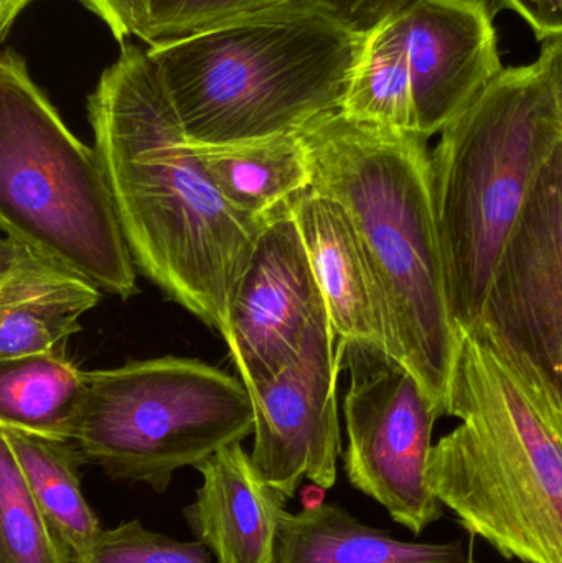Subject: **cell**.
I'll use <instances>...</instances> for the list:
<instances>
[{
  "label": "cell",
  "mask_w": 562,
  "mask_h": 563,
  "mask_svg": "<svg viewBox=\"0 0 562 563\" xmlns=\"http://www.w3.org/2000/svg\"><path fill=\"white\" fill-rule=\"evenodd\" d=\"M79 2L109 26L121 45H124L125 38L132 35V0H79Z\"/></svg>",
  "instance_id": "obj_25"
},
{
  "label": "cell",
  "mask_w": 562,
  "mask_h": 563,
  "mask_svg": "<svg viewBox=\"0 0 562 563\" xmlns=\"http://www.w3.org/2000/svg\"><path fill=\"white\" fill-rule=\"evenodd\" d=\"M253 432L243 380L201 361L165 356L85 373L71 440L109 478L162 495L178 470Z\"/></svg>",
  "instance_id": "obj_7"
},
{
  "label": "cell",
  "mask_w": 562,
  "mask_h": 563,
  "mask_svg": "<svg viewBox=\"0 0 562 563\" xmlns=\"http://www.w3.org/2000/svg\"><path fill=\"white\" fill-rule=\"evenodd\" d=\"M461 541H401L335 503L280 512L273 563H465Z\"/></svg>",
  "instance_id": "obj_16"
},
{
  "label": "cell",
  "mask_w": 562,
  "mask_h": 563,
  "mask_svg": "<svg viewBox=\"0 0 562 563\" xmlns=\"http://www.w3.org/2000/svg\"><path fill=\"white\" fill-rule=\"evenodd\" d=\"M312 188L339 201L383 282L403 364L445 416L458 333L436 223L428 137L366 124L342 111L297 132Z\"/></svg>",
  "instance_id": "obj_4"
},
{
  "label": "cell",
  "mask_w": 562,
  "mask_h": 563,
  "mask_svg": "<svg viewBox=\"0 0 562 563\" xmlns=\"http://www.w3.org/2000/svg\"><path fill=\"white\" fill-rule=\"evenodd\" d=\"M482 318L562 389V135L508 238Z\"/></svg>",
  "instance_id": "obj_11"
},
{
  "label": "cell",
  "mask_w": 562,
  "mask_h": 563,
  "mask_svg": "<svg viewBox=\"0 0 562 563\" xmlns=\"http://www.w3.org/2000/svg\"><path fill=\"white\" fill-rule=\"evenodd\" d=\"M0 224L102 291L124 300L139 291L96 148L66 128L13 49L0 58Z\"/></svg>",
  "instance_id": "obj_6"
},
{
  "label": "cell",
  "mask_w": 562,
  "mask_h": 563,
  "mask_svg": "<svg viewBox=\"0 0 562 563\" xmlns=\"http://www.w3.org/2000/svg\"><path fill=\"white\" fill-rule=\"evenodd\" d=\"M363 38L294 0L147 55L190 144L234 145L297 134L342 111Z\"/></svg>",
  "instance_id": "obj_3"
},
{
  "label": "cell",
  "mask_w": 562,
  "mask_h": 563,
  "mask_svg": "<svg viewBox=\"0 0 562 563\" xmlns=\"http://www.w3.org/2000/svg\"><path fill=\"white\" fill-rule=\"evenodd\" d=\"M0 228V363L68 357V341L81 330L79 318L98 307L101 288L12 228Z\"/></svg>",
  "instance_id": "obj_14"
},
{
  "label": "cell",
  "mask_w": 562,
  "mask_h": 563,
  "mask_svg": "<svg viewBox=\"0 0 562 563\" xmlns=\"http://www.w3.org/2000/svg\"><path fill=\"white\" fill-rule=\"evenodd\" d=\"M330 320L289 205L271 214L234 288L221 336L244 386L276 376Z\"/></svg>",
  "instance_id": "obj_10"
},
{
  "label": "cell",
  "mask_w": 562,
  "mask_h": 563,
  "mask_svg": "<svg viewBox=\"0 0 562 563\" xmlns=\"http://www.w3.org/2000/svg\"><path fill=\"white\" fill-rule=\"evenodd\" d=\"M0 563H75V552L42 515L12 450L0 440Z\"/></svg>",
  "instance_id": "obj_20"
},
{
  "label": "cell",
  "mask_w": 562,
  "mask_h": 563,
  "mask_svg": "<svg viewBox=\"0 0 562 563\" xmlns=\"http://www.w3.org/2000/svg\"><path fill=\"white\" fill-rule=\"evenodd\" d=\"M340 353L352 373L343 402L346 478L421 536L444 516L428 476L432 433L444 412L399 361L360 347Z\"/></svg>",
  "instance_id": "obj_8"
},
{
  "label": "cell",
  "mask_w": 562,
  "mask_h": 563,
  "mask_svg": "<svg viewBox=\"0 0 562 563\" xmlns=\"http://www.w3.org/2000/svg\"><path fill=\"white\" fill-rule=\"evenodd\" d=\"M32 2L33 0H0V38L9 35L16 16Z\"/></svg>",
  "instance_id": "obj_27"
},
{
  "label": "cell",
  "mask_w": 562,
  "mask_h": 563,
  "mask_svg": "<svg viewBox=\"0 0 562 563\" xmlns=\"http://www.w3.org/2000/svg\"><path fill=\"white\" fill-rule=\"evenodd\" d=\"M294 0H132L131 33L148 46Z\"/></svg>",
  "instance_id": "obj_21"
},
{
  "label": "cell",
  "mask_w": 562,
  "mask_h": 563,
  "mask_svg": "<svg viewBox=\"0 0 562 563\" xmlns=\"http://www.w3.org/2000/svg\"><path fill=\"white\" fill-rule=\"evenodd\" d=\"M201 485L184 518L217 563H273L287 499L261 475L241 442L195 466Z\"/></svg>",
  "instance_id": "obj_15"
},
{
  "label": "cell",
  "mask_w": 562,
  "mask_h": 563,
  "mask_svg": "<svg viewBox=\"0 0 562 563\" xmlns=\"http://www.w3.org/2000/svg\"><path fill=\"white\" fill-rule=\"evenodd\" d=\"M560 137L538 62L505 68L441 132L431 188L455 324L484 317L498 261Z\"/></svg>",
  "instance_id": "obj_5"
},
{
  "label": "cell",
  "mask_w": 562,
  "mask_h": 563,
  "mask_svg": "<svg viewBox=\"0 0 562 563\" xmlns=\"http://www.w3.org/2000/svg\"><path fill=\"white\" fill-rule=\"evenodd\" d=\"M88 118L135 266L223 334L266 220L241 213L214 187L147 49L122 45L89 95Z\"/></svg>",
  "instance_id": "obj_1"
},
{
  "label": "cell",
  "mask_w": 562,
  "mask_h": 563,
  "mask_svg": "<svg viewBox=\"0 0 562 563\" xmlns=\"http://www.w3.org/2000/svg\"><path fill=\"white\" fill-rule=\"evenodd\" d=\"M0 440L12 450L42 515L75 555L86 551L102 528L82 493L81 466L86 460L78 445L73 440L9 426H0Z\"/></svg>",
  "instance_id": "obj_18"
},
{
  "label": "cell",
  "mask_w": 562,
  "mask_h": 563,
  "mask_svg": "<svg viewBox=\"0 0 562 563\" xmlns=\"http://www.w3.org/2000/svg\"><path fill=\"white\" fill-rule=\"evenodd\" d=\"M491 0H412L388 19L401 43L418 134H441L502 66Z\"/></svg>",
  "instance_id": "obj_12"
},
{
  "label": "cell",
  "mask_w": 562,
  "mask_h": 563,
  "mask_svg": "<svg viewBox=\"0 0 562 563\" xmlns=\"http://www.w3.org/2000/svg\"><path fill=\"white\" fill-rule=\"evenodd\" d=\"M445 416L429 486L502 558L562 563V389L484 318L455 324Z\"/></svg>",
  "instance_id": "obj_2"
},
{
  "label": "cell",
  "mask_w": 562,
  "mask_h": 563,
  "mask_svg": "<svg viewBox=\"0 0 562 563\" xmlns=\"http://www.w3.org/2000/svg\"><path fill=\"white\" fill-rule=\"evenodd\" d=\"M332 321L310 330L276 376L247 387L254 406V465L286 499L304 479L330 489L342 455L337 380L342 369Z\"/></svg>",
  "instance_id": "obj_9"
},
{
  "label": "cell",
  "mask_w": 562,
  "mask_h": 563,
  "mask_svg": "<svg viewBox=\"0 0 562 563\" xmlns=\"http://www.w3.org/2000/svg\"><path fill=\"white\" fill-rule=\"evenodd\" d=\"M85 373L68 357L36 354L0 363V426L71 440Z\"/></svg>",
  "instance_id": "obj_19"
},
{
  "label": "cell",
  "mask_w": 562,
  "mask_h": 563,
  "mask_svg": "<svg viewBox=\"0 0 562 563\" xmlns=\"http://www.w3.org/2000/svg\"><path fill=\"white\" fill-rule=\"evenodd\" d=\"M541 43L543 45H541L537 62L543 68L548 85H550L551 92H553L562 135V35L551 36V38Z\"/></svg>",
  "instance_id": "obj_26"
},
{
  "label": "cell",
  "mask_w": 562,
  "mask_h": 563,
  "mask_svg": "<svg viewBox=\"0 0 562 563\" xmlns=\"http://www.w3.org/2000/svg\"><path fill=\"white\" fill-rule=\"evenodd\" d=\"M191 147L218 191L241 213L256 220H267L312 184L299 134Z\"/></svg>",
  "instance_id": "obj_17"
},
{
  "label": "cell",
  "mask_w": 562,
  "mask_h": 563,
  "mask_svg": "<svg viewBox=\"0 0 562 563\" xmlns=\"http://www.w3.org/2000/svg\"><path fill=\"white\" fill-rule=\"evenodd\" d=\"M317 9L356 35H368L376 26L405 9L412 0H310Z\"/></svg>",
  "instance_id": "obj_23"
},
{
  "label": "cell",
  "mask_w": 562,
  "mask_h": 563,
  "mask_svg": "<svg viewBox=\"0 0 562 563\" xmlns=\"http://www.w3.org/2000/svg\"><path fill=\"white\" fill-rule=\"evenodd\" d=\"M339 351H378L403 363L398 324L375 263L345 208L310 185L290 200Z\"/></svg>",
  "instance_id": "obj_13"
},
{
  "label": "cell",
  "mask_w": 562,
  "mask_h": 563,
  "mask_svg": "<svg viewBox=\"0 0 562 563\" xmlns=\"http://www.w3.org/2000/svg\"><path fill=\"white\" fill-rule=\"evenodd\" d=\"M495 12L510 10L525 20L540 42L562 35V0H491Z\"/></svg>",
  "instance_id": "obj_24"
},
{
  "label": "cell",
  "mask_w": 562,
  "mask_h": 563,
  "mask_svg": "<svg viewBox=\"0 0 562 563\" xmlns=\"http://www.w3.org/2000/svg\"><path fill=\"white\" fill-rule=\"evenodd\" d=\"M211 558L201 542L178 541L131 519L102 529L86 551L75 555V563H213Z\"/></svg>",
  "instance_id": "obj_22"
},
{
  "label": "cell",
  "mask_w": 562,
  "mask_h": 563,
  "mask_svg": "<svg viewBox=\"0 0 562 563\" xmlns=\"http://www.w3.org/2000/svg\"><path fill=\"white\" fill-rule=\"evenodd\" d=\"M465 563H481V561H478L477 554H475L474 544H472L471 549H469L467 562Z\"/></svg>",
  "instance_id": "obj_28"
}]
</instances>
